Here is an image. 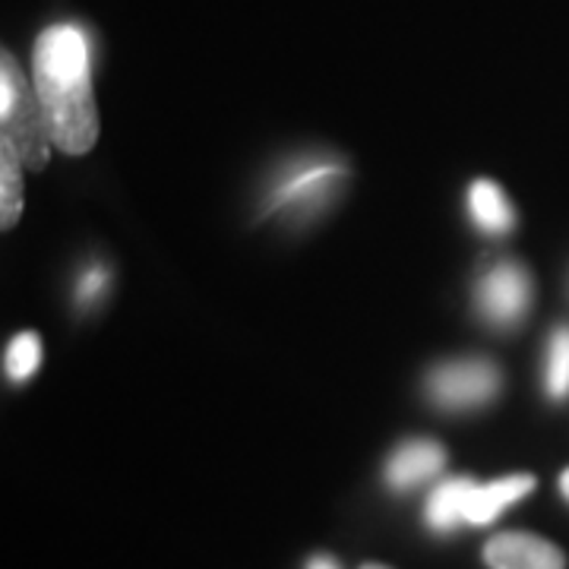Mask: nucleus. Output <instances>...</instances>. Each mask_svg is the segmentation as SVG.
Wrapping results in <instances>:
<instances>
[{
    "instance_id": "nucleus-1",
    "label": "nucleus",
    "mask_w": 569,
    "mask_h": 569,
    "mask_svg": "<svg viewBox=\"0 0 569 569\" xmlns=\"http://www.w3.org/2000/svg\"><path fill=\"white\" fill-rule=\"evenodd\" d=\"M348 168L326 152H305L279 164L263 190V212L272 219L298 224L317 219L342 193Z\"/></svg>"
},
{
    "instance_id": "nucleus-2",
    "label": "nucleus",
    "mask_w": 569,
    "mask_h": 569,
    "mask_svg": "<svg viewBox=\"0 0 569 569\" xmlns=\"http://www.w3.org/2000/svg\"><path fill=\"white\" fill-rule=\"evenodd\" d=\"M44 127L54 146H61L70 156H82L92 149L99 137V114L92 99V80L73 82V86H51L36 82Z\"/></svg>"
},
{
    "instance_id": "nucleus-3",
    "label": "nucleus",
    "mask_w": 569,
    "mask_h": 569,
    "mask_svg": "<svg viewBox=\"0 0 569 569\" xmlns=\"http://www.w3.org/2000/svg\"><path fill=\"white\" fill-rule=\"evenodd\" d=\"M427 396L433 406L447 411H468V408L488 406L500 392V370L485 358H462L437 365L425 380Z\"/></svg>"
},
{
    "instance_id": "nucleus-4",
    "label": "nucleus",
    "mask_w": 569,
    "mask_h": 569,
    "mask_svg": "<svg viewBox=\"0 0 569 569\" xmlns=\"http://www.w3.org/2000/svg\"><path fill=\"white\" fill-rule=\"evenodd\" d=\"M531 305V279L526 266L493 263L475 284V307L493 329H512L526 320Z\"/></svg>"
},
{
    "instance_id": "nucleus-5",
    "label": "nucleus",
    "mask_w": 569,
    "mask_h": 569,
    "mask_svg": "<svg viewBox=\"0 0 569 569\" xmlns=\"http://www.w3.org/2000/svg\"><path fill=\"white\" fill-rule=\"evenodd\" d=\"M92 80L89 36L73 22L44 29L36 41V82L73 86Z\"/></svg>"
},
{
    "instance_id": "nucleus-6",
    "label": "nucleus",
    "mask_w": 569,
    "mask_h": 569,
    "mask_svg": "<svg viewBox=\"0 0 569 569\" xmlns=\"http://www.w3.org/2000/svg\"><path fill=\"white\" fill-rule=\"evenodd\" d=\"M0 121H3V137L17 146L22 162L29 164V168H41V164L48 162L51 137H48V127H44V114H41L36 86H29V82L22 80L13 104L0 111Z\"/></svg>"
},
{
    "instance_id": "nucleus-7",
    "label": "nucleus",
    "mask_w": 569,
    "mask_h": 569,
    "mask_svg": "<svg viewBox=\"0 0 569 569\" xmlns=\"http://www.w3.org/2000/svg\"><path fill=\"white\" fill-rule=\"evenodd\" d=\"M490 569H567V557L557 545L526 531H503L485 548Z\"/></svg>"
},
{
    "instance_id": "nucleus-8",
    "label": "nucleus",
    "mask_w": 569,
    "mask_h": 569,
    "mask_svg": "<svg viewBox=\"0 0 569 569\" xmlns=\"http://www.w3.org/2000/svg\"><path fill=\"white\" fill-rule=\"evenodd\" d=\"M447 462V449L433 440H408L389 456L387 485L392 490H411L430 481Z\"/></svg>"
},
{
    "instance_id": "nucleus-9",
    "label": "nucleus",
    "mask_w": 569,
    "mask_h": 569,
    "mask_svg": "<svg viewBox=\"0 0 569 569\" xmlns=\"http://www.w3.org/2000/svg\"><path fill=\"white\" fill-rule=\"evenodd\" d=\"M531 490H535V475H509L490 485H475L468 497L466 526H488L503 509L529 497Z\"/></svg>"
},
{
    "instance_id": "nucleus-10",
    "label": "nucleus",
    "mask_w": 569,
    "mask_h": 569,
    "mask_svg": "<svg viewBox=\"0 0 569 569\" xmlns=\"http://www.w3.org/2000/svg\"><path fill=\"white\" fill-rule=\"evenodd\" d=\"M468 219L475 222V228H481L485 234H509L516 224V212L509 206L507 193L493 181H475L468 187Z\"/></svg>"
},
{
    "instance_id": "nucleus-11",
    "label": "nucleus",
    "mask_w": 569,
    "mask_h": 569,
    "mask_svg": "<svg viewBox=\"0 0 569 569\" xmlns=\"http://www.w3.org/2000/svg\"><path fill=\"white\" fill-rule=\"evenodd\" d=\"M471 490H475V481L466 478V475H456V478H447L443 485H437L433 493L427 497V526L433 531H456L459 526H466V509Z\"/></svg>"
},
{
    "instance_id": "nucleus-12",
    "label": "nucleus",
    "mask_w": 569,
    "mask_h": 569,
    "mask_svg": "<svg viewBox=\"0 0 569 569\" xmlns=\"http://www.w3.org/2000/svg\"><path fill=\"white\" fill-rule=\"evenodd\" d=\"M545 389L557 402L569 396V326H557L550 332L545 355Z\"/></svg>"
},
{
    "instance_id": "nucleus-13",
    "label": "nucleus",
    "mask_w": 569,
    "mask_h": 569,
    "mask_svg": "<svg viewBox=\"0 0 569 569\" xmlns=\"http://www.w3.org/2000/svg\"><path fill=\"white\" fill-rule=\"evenodd\" d=\"M20 152L17 146L3 137V152H0V174H3V183H0V216H3V228L20 219L22 209V181H20Z\"/></svg>"
},
{
    "instance_id": "nucleus-14",
    "label": "nucleus",
    "mask_w": 569,
    "mask_h": 569,
    "mask_svg": "<svg viewBox=\"0 0 569 569\" xmlns=\"http://www.w3.org/2000/svg\"><path fill=\"white\" fill-rule=\"evenodd\" d=\"M3 365H7V377L13 380V383H22V380H29L41 365V339L36 332H20L17 339H10V346H7V358H3Z\"/></svg>"
},
{
    "instance_id": "nucleus-15",
    "label": "nucleus",
    "mask_w": 569,
    "mask_h": 569,
    "mask_svg": "<svg viewBox=\"0 0 569 569\" xmlns=\"http://www.w3.org/2000/svg\"><path fill=\"white\" fill-rule=\"evenodd\" d=\"M108 288H111V269L104 263H99V260L86 263L80 269V276H77V282H73L77 307H80V310H92V307L99 305L104 295H108Z\"/></svg>"
},
{
    "instance_id": "nucleus-16",
    "label": "nucleus",
    "mask_w": 569,
    "mask_h": 569,
    "mask_svg": "<svg viewBox=\"0 0 569 569\" xmlns=\"http://www.w3.org/2000/svg\"><path fill=\"white\" fill-rule=\"evenodd\" d=\"M307 569H342V567H339V563H336L332 557H326V553H317V557H313V560L307 563Z\"/></svg>"
},
{
    "instance_id": "nucleus-17",
    "label": "nucleus",
    "mask_w": 569,
    "mask_h": 569,
    "mask_svg": "<svg viewBox=\"0 0 569 569\" xmlns=\"http://www.w3.org/2000/svg\"><path fill=\"white\" fill-rule=\"evenodd\" d=\"M560 490H563V497L569 500V468L563 471V475H560Z\"/></svg>"
},
{
    "instance_id": "nucleus-18",
    "label": "nucleus",
    "mask_w": 569,
    "mask_h": 569,
    "mask_svg": "<svg viewBox=\"0 0 569 569\" xmlns=\"http://www.w3.org/2000/svg\"><path fill=\"white\" fill-rule=\"evenodd\" d=\"M361 569H387V567H377V563H370V567H361Z\"/></svg>"
}]
</instances>
